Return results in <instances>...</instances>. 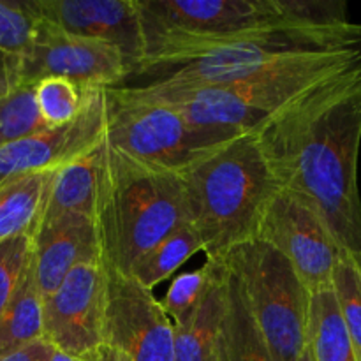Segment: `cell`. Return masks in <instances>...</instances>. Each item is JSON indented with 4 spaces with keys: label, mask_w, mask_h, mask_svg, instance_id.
<instances>
[{
    "label": "cell",
    "mask_w": 361,
    "mask_h": 361,
    "mask_svg": "<svg viewBox=\"0 0 361 361\" xmlns=\"http://www.w3.org/2000/svg\"><path fill=\"white\" fill-rule=\"evenodd\" d=\"M254 134L279 187L305 201L338 247L361 261V66Z\"/></svg>",
    "instance_id": "6da1fadb"
},
{
    "label": "cell",
    "mask_w": 361,
    "mask_h": 361,
    "mask_svg": "<svg viewBox=\"0 0 361 361\" xmlns=\"http://www.w3.org/2000/svg\"><path fill=\"white\" fill-rule=\"evenodd\" d=\"M145 53L136 74H159L185 56L281 25H345L342 0H137Z\"/></svg>",
    "instance_id": "7a4b0ae2"
},
{
    "label": "cell",
    "mask_w": 361,
    "mask_h": 361,
    "mask_svg": "<svg viewBox=\"0 0 361 361\" xmlns=\"http://www.w3.org/2000/svg\"><path fill=\"white\" fill-rule=\"evenodd\" d=\"M185 224L190 212L182 175L137 164L106 145L94 212L102 267L129 275L143 254Z\"/></svg>",
    "instance_id": "3957f363"
},
{
    "label": "cell",
    "mask_w": 361,
    "mask_h": 361,
    "mask_svg": "<svg viewBox=\"0 0 361 361\" xmlns=\"http://www.w3.org/2000/svg\"><path fill=\"white\" fill-rule=\"evenodd\" d=\"M182 178L201 252L217 264L233 247L256 238L261 217L281 189L254 133L226 141Z\"/></svg>",
    "instance_id": "277c9868"
},
{
    "label": "cell",
    "mask_w": 361,
    "mask_h": 361,
    "mask_svg": "<svg viewBox=\"0 0 361 361\" xmlns=\"http://www.w3.org/2000/svg\"><path fill=\"white\" fill-rule=\"evenodd\" d=\"M360 66L361 51L326 66L235 83L197 87L145 83L120 88L129 97L171 106L200 129L247 134L257 133L271 118Z\"/></svg>",
    "instance_id": "5b68a950"
},
{
    "label": "cell",
    "mask_w": 361,
    "mask_h": 361,
    "mask_svg": "<svg viewBox=\"0 0 361 361\" xmlns=\"http://www.w3.org/2000/svg\"><path fill=\"white\" fill-rule=\"evenodd\" d=\"M219 264L242 298L274 361H298L307 349L310 293L284 256L263 240L233 247Z\"/></svg>",
    "instance_id": "8992f818"
},
{
    "label": "cell",
    "mask_w": 361,
    "mask_h": 361,
    "mask_svg": "<svg viewBox=\"0 0 361 361\" xmlns=\"http://www.w3.org/2000/svg\"><path fill=\"white\" fill-rule=\"evenodd\" d=\"M106 145L159 171L182 175L226 141L240 136L200 129L171 106L129 97L120 87L106 88Z\"/></svg>",
    "instance_id": "52a82bcc"
},
{
    "label": "cell",
    "mask_w": 361,
    "mask_h": 361,
    "mask_svg": "<svg viewBox=\"0 0 361 361\" xmlns=\"http://www.w3.org/2000/svg\"><path fill=\"white\" fill-rule=\"evenodd\" d=\"M256 238L288 259L309 293L331 288L342 249L319 215L295 194L284 189L275 192L257 226Z\"/></svg>",
    "instance_id": "ba28073f"
},
{
    "label": "cell",
    "mask_w": 361,
    "mask_h": 361,
    "mask_svg": "<svg viewBox=\"0 0 361 361\" xmlns=\"http://www.w3.org/2000/svg\"><path fill=\"white\" fill-rule=\"evenodd\" d=\"M173 338L175 328L154 291L106 270V348L127 361H173Z\"/></svg>",
    "instance_id": "9c48e42d"
},
{
    "label": "cell",
    "mask_w": 361,
    "mask_h": 361,
    "mask_svg": "<svg viewBox=\"0 0 361 361\" xmlns=\"http://www.w3.org/2000/svg\"><path fill=\"white\" fill-rule=\"evenodd\" d=\"M106 270L102 263L74 268L42 298V341L56 351L94 356L104 348Z\"/></svg>",
    "instance_id": "30bf717a"
},
{
    "label": "cell",
    "mask_w": 361,
    "mask_h": 361,
    "mask_svg": "<svg viewBox=\"0 0 361 361\" xmlns=\"http://www.w3.org/2000/svg\"><path fill=\"white\" fill-rule=\"evenodd\" d=\"M130 74L134 67L118 48L66 34L44 20L39 23L34 48L20 62V83L66 78L81 88H113Z\"/></svg>",
    "instance_id": "8fae6325"
},
{
    "label": "cell",
    "mask_w": 361,
    "mask_h": 361,
    "mask_svg": "<svg viewBox=\"0 0 361 361\" xmlns=\"http://www.w3.org/2000/svg\"><path fill=\"white\" fill-rule=\"evenodd\" d=\"M108 99L95 88L74 122L0 147V183L21 175L56 171L104 140Z\"/></svg>",
    "instance_id": "7c38bea8"
},
{
    "label": "cell",
    "mask_w": 361,
    "mask_h": 361,
    "mask_svg": "<svg viewBox=\"0 0 361 361\" xmlns=\"http://www.w3.org/2000/svg\"><path fill=\"white\" fill-rule=\"evenodd\" d=\"M46 23L118 48L136 74L145 53L137 0H32Z\"/></svg>",
    "instance_id": "4fadbf2b"
},
{
    "label": "cell",
    "mask_w": 361,
    "mask_h": 361,
    "mask_svg": "<svg viewBox=\"0 0 361 361\" xmlns=\"http://www.w3.org/2000/svg\"><path fill=\"white\" fill-rule=\"evenodd\" d=\"M101 263L94 221L63 215L39 226L32 235V270L41 296L55 291L76 267Z\"/></svg>",
    "instance_id": "5bb4252c"
},
{
    "label": "cell",
    "mask_w": 361,
    "mask_h": 361,
    "mask_svg": "<svg viewBox=\"0 0 361 361\" xmlns=\"http://www.w3.org/2000/svg\"><path fill=\"white\" fill-rule=\"evenodd\" d=\"M106 159V141L95 145L74 161L67 162L53 175L39 226L53 222L63 215H81L94 221L95 201ZM35 228V229H37Z\"/></svg>",
    "instance_id": "9a60e30c"
},
{
    "label": "cell",
    "mask_w": 361,
    "mask_h": 361,
    "mask_svg": "<svg viewBox=\"0 0 361 361\" xmlns=\"http://www.w3.org/2000/svg\"><path fill=\"white\" fill-rule=\"evenodd\" d=\"M214 264L210 286L196 312L175 328L173 361H219V330L224 316L226 270Z\"/></svg>",
    "instance_id": "2e32d148"
},
{
    "label": "cell",
    "mask_w": 361,
    "mask_h": 361,
    "mask_svg": "<svg viewBox=\"0 0 361 361\" xmlns=\"http://www.w3.org/2000/svg\"><path fill=\"white\" fill-rule=\"evenodd\" d=\"M55 171L30 173L0 183V243L34 235Z\"/></svg>",
    "instance_id": "e0dca14e"
},
{
    "label": "cell",
    "mask_w": 361,
    "mask_h": 361,
    "mask_svg": "<svg viewBox=\"0 0 361 361\" xmlns=\"http://www.w3.org/2000/svg\"><path fill=\"white\" fill-rule=\"evenodd\" d=\"M219 361H274L243 302L238 284L228 270L224 316L219 330Z\"/></svg>",
    "instance_id": "ac0fdd59"
},
{
    "label": "cell",
    "mask_w": 361,
    "mask_h": 361,
    "mask_svg": "<svg viewBox=\"0 0 361 361\" xmlns=\"http://www.w3.org/2000/svg\"><path fill=\"white\" fill-rule=\"evenodd\" d=\"M307 349L312 361H356L351 337L331 288L310 293Z\"/></svg>",
    "instance_id": "d6986e66"
},
{
    "label": "cell",
    "mask_w": 361,
    "mask_h": 361,
    "mask_svg": "<svg viewBox=\"0 0 361 361\" xmlns=\"http://www.w3.org/2000/svg\"><path fill=\"white\" fill-rule=\"evenodd\" d=\"M42 338V296L28 267L20 288L0 314V356Z\"/></svg>",
    "instance_id": "ffe728a7"
},
{
    "label": "cell",
    "mask_w": 361,
    "mask_h": 361,
    "mask_svg": "<svg viewBox=\"0 0 361 361\" xmlns=\"http://www.w3.org/2000/svg\"><path fill=\"white\" fill-rule=\"evenodd\" d=\"M200 250H203L200 235L192 224H185L175 229L171 235L166 236L147 254H143L134 263L129 277H133L143 288L154 291L155 286L175 274L183 263H187Z\"/></svg>",
    "instance_id": "44dd1931"
},
{
    "label": "cell",
    "mask_w": 361,
    "mask_h": 361,
    "mask_svg": "<svg viewBox=\"0 0 361 361\" xmlns=\"http://www.w3.org/2000/svg\"><path fill=\"white\" fill-rule=\"evenodd\" d=\"M48 129L39 113L34 83L16 85L0 97V147Z\"/></svg>",
    "instance_id": "7402d4cb"
},
{
    "label": "cell",
    "mask_w": 361,
    "mask_h": 361,
    "mask_svg": "<svg viewBox=\"0 0 361 361\" xmlns=\"http://www.w3.org/2000/svg\"><path fill=\"white\" fill-rule=\"evenodd\" d=\"M95 88H81L66 78H44L35 83L39 113L49 129L74 122Z\"/></svg>",
    "instance_id": "603a6c76"
},
{
    "label": "cell",
    "mask_w": 361,
    "mask_h": 361,
    "mask_svg": "<svg viewBox=\"0 0 361 361\" xmlns=\"http://www.w3.org/2000/svg\"><path fill=\"white\" fill-rule=\"evenodd\" d=\"M39 18L32 0H0V51L18 62L27 59L37 39Z\"/></svg>",
    "instance_id": "cb8c5ba5"
},
{
    "label": "cell",
    "mask_w": 361,
    "mask_h": 361,
    "mask_svg": "<svg viewBox=\"0 0 361 361\" xmlns=\"http://www.w3.org/2000/svg\"><path fill=\"white\" fill-rule=\"evenodd\" d=\"M331 289L351 337L356 361H361V261L342 250L335 264Z\"/></svg>",
    "instance_id": "d4e9b609"
},
{
    "label": "cell",
    "mask_w": 361,
    "mask_h": 361,
    "mask_svg": "<svg viewBox=\"0 0 361 361\" xmlns=\"http://www.w3.org/2000/svg\"><path fill=\"white\" fill-rule=\"evenodd\" d=\"M212 275H214V264L207 261L200 270L178 275L171 282L162 307L173 323V328L183 324L196 312L208 286H210Z\"/></svg>",
    "instance_id": "484cf974"
},
{
    "label": "cell",
    "mask_w": 361,
    "mask_h": 361,
    "mask_svg": "<svg viewBox=\"0 0 361 361\" xmlns=\"http://www.w3.org/2000/svg\"><path fill=\"white\" fill-rule=\"evenodd\" d=\"M32 259V236L21 235L0 243V314L20 288Z\"/></svg>",
    "instance_id": "4316f807"
},
{
    "label": "cell",
    "mask_w": 361,
    "mask_h": 361,
    "mask_svg": "<svg viewBox=\"0 0 361 361\" xmlns=\"http://www.w3.org/2000/svg\"><path fill=\"white\" fill-rule=\"evenodd\" d=\"M53 351H55V348L51 344L39 338V341L30 342V344L23 345V348L16 349V351L2 355L0 361H49Z\"/></svg>",
    "instance_id": "83f0119b"
},
{
    "label": "cell",
    "mask_w": 361,
    "mask_h": 361,
    "mask_svg": "<svg viewBox=\"0 0 361 361\" xmlns=\"http://www.w3.org/2000/svg\"><path fill=\"white\" fill-rule=\"evenodd\" d=\"M20 85V62L0 51V97Z\"/></svg>",
    "instance_id": "f1b7e54d"
},
{
    "label": "cell",
    "mask_w": 361,
    "mask_h": 361,
    "mask_svg": "<svg viewBox=\"0 0 361 361\" xmlns=\"http://www.w3.org/2000/svg\"><path fill=\"white\" fill-rule=\"evenodd\" d=\"M101 353V351H99ZM99 353L94 356H76V355H69V353H63V351H53L51 358L49 361H97L99 358Z\"/></svg>",
    "instance_id": "f546056e"
},
{
    "label": "cell",
    "mask_w": 361,
    "mask_h": 361,
    "mask_svg": "<svg viewBox=\"0 0 361 361\" xmlns=\"http://www.w3.org/2000/svg\"><path fill=\"white\" fill-rule=\"evenodd\" d=\"M97 361H127L126 358H122V356L118 355V353H115L113 349L109 348H102L101 353H99V358Z\"/></svg>",
    "instance_id": "4dcf8cb0"
},
{
    "label": "cell",
    "mask_w": 361,
    "mask_h": 361,
    "mask_svg": "<svg viewBox=\"0 0 361 361\" xmlns=\"http://www.w3.org/2000/svg\"><path fill=\"white\" fill-rule=\"evenodd\" d=\"M298 361H312V358H310V353H309V349H305V351H303L302 358H300Z\"/></svg>",
    "instance_id": "1f68e13d"
}]
</instances>
